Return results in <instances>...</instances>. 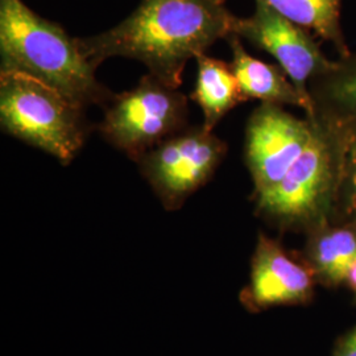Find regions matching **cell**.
<instances>
[{
	"label": "cell",
	"instance_id": "6da1fadb",
	"mask_svg": "<svg viewBox=\"0 0 356 356\" xmlns=\"http://www.w3.org/2000/svg\"><path fill=\"white\" fill-rule=\"evenodd\" d=\"M226 1L141 0L122 23L99 35L78 38V44L95 67L114 57L136 60L149 74L178 89L191 58L234 35L236 16Z\"/></svg>",
	"mask_w": 356,
	"mask_h": 356
},
{
	"label": "cell",
	"instance_id": "7a4b0ae2",
	"mask_svg": "<svg viewBox=\"0 0 356 356\" xmlns=\"http://www.w3.org/2000/svg\"><path fill=\"white\" fill-rule=\"evenodd\" d=\"M0 72L35 76L82 108L106 106L114 95L97 79L78 38L22 0H0Z\"/></svg>",
	"mask_w": 356,
	"mask_h": 356
},
{
	"label": "cell",
	"instance_id": "3957f363",
	"mask_svg": "<svg viewBox=\"0 0 356 356\" xmlns=\"http://www.w3.org/2000/svg\"><path fill=\"white\" fill-rule=\"evenodd\" d=\"M313 136L300 159L272 189L256 197L257 213L281 229H317L330 222L341 184L342 131L307 116Z\"/></svg>",
	"mask_w": 356,
	"mask_h": 356
},
{
	"label": "cell",
	"instance_id": "277c9868",
	"mask_svg": "<svg viewBox=\"0 0 356 356\" xmlns=\"http://www.w3.org/2000/svg\"><path fill=\"white\" fill-rule=\"evenodd\" d=\"M83 110L35 76L0 72L1 129L64 165L73 161L86 140Z\"/></svg>",
	"mask_w": 356,
	"mask_h": 356
},
{
	"label": "cell",
	"instance_id": "5b68a950",
	"mask_svg": "<svg viewBox=\"0 0 356 356\" xmlns=\"http://www.w3.org/2000/svg\"><path fill=\"white\" fill-rule=\"evenodd\" d=\"M104 107L99 124L103 138L136 163L184 131L188 120V98L149 73L136 88L114 94Z\"/></svg>",
	"mask_w": 356,
	"mask_h": 356
},
{
	"label": "cell",
	"instance_id": "8992f818",
	"mask_svg": "<svg viewBox=\"0 0 356 356\" xmlns=\"http://www.w3.org/2000/svg\"><path fill=\"white\" fill-rule=\"evenodd\" d=\"M227 149L213 131L198 126L160 143L138 164L164 207L176 210L213 177Z\"/></svg>",
	"mask_w": 356,
	"mask_h": 356
},
{
	"label": "cell",
	"instance_id": "52a82bcc",
	"mask_svg": "<svg viewBox=\"0 0 356 356\" xmlns=\"http://www.w3.org/2000/svg\"><path fill=\"white\" fill-rule=\"evenodd\" d=\"M313 136L310 118H297L280 104L260 103L245 129V163L254 195L272 189L300 159Z\"/></svg>",
	"mask_w": 356,
	"mask_h": 356
},
{
	"label": "cell",
	"instance_id": "ba28073f",
	"mask_svg": "<svg viewBox=\"0 0 356 356\" xmlns=\"http://www.w3.org/2000/svg\"><path fill=\"white\" fill-rule=\"evenodd\" d=\"M234 35L270 54L296 88L309 98L310 82L327 73L335 63L326 57L312 32L263 3H256L251 16L236 17Z\"/></svg>",
	"mask_w": 356,
	"mask_h": 356
},
{
	"label": "cell",
	"instance_id": "9c48e42d",
	"mask_svg": "<svg viewBox=\"0 0 356 356\" xmlns=\"http://www.w3.org/2000/svg\"><path fill=\"white\" fill-rule=\"evenodd\" d=\"M310 270L293 260L281 244L260 234L251 261L250 286L244 302L254 309L302 304L312 297Z\"/></svg>",
	"mask_w": 356,
	"mask_h": 356
},
{
	"label": "cell",
	"instance_id": "30bf717a",
	"mask_svg": "<svg viewBox=\"0 0 356 356\" xmlns=\"http://www.w3.org/2000/svg\"><path fill=\"white\" fill-rule=\"evenodd\" d=\"M227 41L232 51L229 65L245 101L256 99L261 103L296 106L302 108L306 116L313 115L312 99L296 88L280 65L268 64L254 58L244 49L242 38L236 35H231Z\"/></svg>",
	"mask_w": 356,
	"mask_h": 356
},
{
	"label": "cell",
	"instance_id": "8fae6325",
	"mask_svg": "<svg viewBox=\"0 0 356 356\" xmlns=\"http://www.w3.org/2000/svg\"><path fill=\"white\" fill-rule=\"evenodd\" d=\"M309 94L312 116L337 124L356 123V54L337 60L327 73L314 78Z\"/></svg>",
	"mask_w": 356,
	"mask_h": 356
},
{
	"label": "cell",
	"instance_id": "7c38bea8",
	"mask_svg": "<svg viewBox=\"0 0 356 356\" xmlns=\"http://www.w3.org/2000/svg\"><path fill=\"white\" fill-rule=\"evenodd\" d=\"M195 60L198 69L191 99L202 110V126L207 131H213L225 115L247 101L243 97L231 65L209 57L206 53L198 56Z\"/></svg>",
	"mask_w": 356,
	"mask_h": 356
},
{
	"label": "cell",
	"instance_id": "4fadbf2b",
	"mask_svg": "<svg viewBox=\"0 0 356 356\" xmlns=\"http://www.w3.org/2000/svg\"><path fill=\"white\" fill-rule=\"evenodd\" d=\"M307 254L314 272L331 284L347 280L356 261V223L331 226L330 222L310 231Z\"/></svg>",
	"mask_w": 356,
	"mask_h": 356
},
{
	"label": "cell",
	"instance_id": "5bb4252c",
	"mask_svg": "<svg viewBox=\"0 0 356 356\" xmlns=\"http://www.w3.org/2000/svg\"><path fill=\"white\" fill-rule=\"evenodd\" d=\"M280 13L297 26H302L323 41L330 42L343 58L351 54L346 42L341 8L342 0H254Z\"/></svg>",
	"mask_w": 356,
	"mask_h": 356
},
{
	"label": "cell",
	"instance_id": "9a60e30c",
	"mask_svg": "<svg viewBox=\"0 0 356 356\" xmlns=\"http://www.w3.org/2000/svg\"><path fill=\"white\" fill-rule=\"evenodd\" d=\"M338 126L342 131V172L332 216L342 223H356V123Z\"/></svg>",
	"mask_w": 356,
	"mask_h": 356
},
{
	"label": "cell",
	"instance_id": "2e32d148",
	"mask_svg": "<svg viewBox=\"0 0 356 356\" xmlns=\"http://www.w3.org/2000/svg\"><path fill=\"white\" fill-rule=\"evenodd\" d=\"M334 356H356V326L339 342Z\"/></svg>",
	"mask_w": 356,
	"mask_h": 356
},
{
	"label": "cell",
	"instance_id": "e0dca14e",
	"mask_svg": "<svg viewBox=\"0 0 356 356\" xmlns=\"http://www.w3.org/2000/svg\"><path fill=\"white\" fill-rule=\"evenodd\" d=\"M347 282L351 285V288L356 292V261L353 264V267L348 272V276H347Z\"/></svg>",
	"mask_w": 356,
	"mask_h": 356
}]
</instances>
